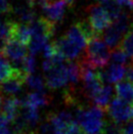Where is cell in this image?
<instances>
[{"label": "cell", "mask_w": 133, "mask_h": 134, "mask_svg": "<svg viewBox=\"0 0 133 134\" xmlns=\"http://www.w3.org/2000/svg\"><path fill=\"white\" fill-rule=\"evenodd\" d=\"M103 82L107 83H118L126 75V69L122 65L112 64L107 71H99Z\"/></svg>", "instance_id": "9"}, {"label": "cell", "mask_w": 133, "mask_h": 134, "mask_svg": "<svg viewBox=\"0 0 133 134\" xmlns=\"http://www.w3.org/2000/svg\"><path fill=\"white\" fill-rule=\"evenodd\" d=\"M104 111L97 106L88 110L78 106L75 120L79 124L82 134H100L102 132L105 125L103 121Z\"/></svg>", "instance_id": "1"}, {"label": "cell", "mask_w": 133, "mask_h": 134, "mask_svg": "<svg viewBox=\"0 0 133 134\" xmlns=\"http://www.w3.org/2000/svg\"><path fill=\"white\" fill-rule=\"evenodd\" d=\"M104 7L106 8V10L108 11L112 21H115L122 14L120 6L115 2V0H110L106 3H104Z\"/></svg>", "instance_id": "17"}, {"label": "cell", "mask_w": 133, "mask_h": 134, "mask_svg": "<svg viewBox=\"0 0 133 134\" xmlns=\"http://www.w3.org/2000/svg\"><path fill=\"white\" fill-rule=\"evenodd\" d=\"M115 93L118 98L133 104V83L125 80L115 84Z\"/></svg>", "instance_id": "15"}, {"label": "cell", "mask_w": 133, "mask_h": 134, "mask_svg": "<svg viewBox=\"0 0 133 134\" xmlns=\"http://www.w3.org/2000/svg\"><path fill=\"white\" fill-rule=\"evenodd\" d=\"M26 82L27 84L32 88V89L36 90V91H44V81L41 78L40 75H30L26 78Z\"/></svg>", "instance_id": "19"}, {"label": "cell", "mask_w": 133, "mask_h": 134, "mask_svg": "<svg viewBox=\"0 0 133 134\" xmlns=\"http://www.w3.org/2000/svg\"><path fill=\"white\" fill-rule=\"evenodd\" d=\"M23 70L25 71L27 75H33V72L35 71V59H34V55H27L24 63H23Z\"/></svg>", "instance_id": "20"}, {"label": "cell", "mask_w": 133, "mask_h": 134, "mask_svg": "<svg viewBox=\"0 0 133 134\" xmlns=\"http://www.w3.org/2000/svg\"><path fill=\"white\" fill-rule=\"evenodd\" d=\"M88 22L96 35H100L112 25V19L106 8L102 5H92L88 9Z\"/></svg>", "instance_id": "4"}, {"label": "cell", "mask_w": 133, "mask_h": 134, "mask_svg": "<svg viewBox=\"0 0 133 134\" xmlns=\"http://www.w3.org/2000/svg\"><path fill=\"white\" fill-rule=\"evenodd\" d=\"M68 6L69 4L66 0H52L42 10L46 19L56 24L63 20Z\"/></svg>", "instance_id": "7"}, {"label": "cell", "mask_w": 133, "mask_h": 134, "mask_svg": "<svg viewBox=\"0 0 133 134\" xmlns=\"http://www.w3.org/2000/svg\"><path fill=\"white\" fill-rule=\"evenodd\" d=\"M111 56L110 47H108L107 43L100 38V35H96L88 40L83 59L93 69H97L107 66Z\"/></svg>", "instance_id": "2"}, {"label": "cell", "mask_w": 133, "mask_h": 134, "mask_svg": "<svg viewBox=\"0 0 133 134\" xmlns=\"http://www.w3.org/2000/svg\"><path fill=\"white\" fill-rule=\"evenodd\" d=\"M45 82L51 89H58L70 83L66 64L54 65V67L45 74Z\"/></svg>", "instance_id": "6"}, {"label": "cell", "mask_w": 133, "mask_h": 134, "mask_svg": "<svg viewBox=\"0 0 133 134\" xmlns=\"http://www.w3.org/2000/svg\"><path fill=\"white\" fill-rule=\"evenodd\" d=\"M111 60L113 64L122 65V66H123L124 64H126L128 62V55L120 48H118V49L113 50Z\"/></svg>", "instance_id": "18"}, {"label": "cell", "mask_w": 133, "mask_h": 134, "mask_svg": "<svg viewBox=\"0 0 133 134\" xmlns=\"http://www.w3.org/2000/svg\"><path fill=\"white\" fill-rule=\"evenodd\" d=\"M10 134H16V133H10Z\"/></svg>", "instance_id": "25"}, {"label": "cell", "mask_w": 133, "mask_h": 134, "mask_svg": "<svg viewBox=\"0 0 133 134\" xmlns=\"http://www.w3.org/2000/svg\"><path fill=\"white\" fill-rule=\"evenodd\" d=\"M119 6H124L129 9L133 8V0H115Z\"/></svg>", "instance_id": "21"}, {"label": "cell", "mask_w": 133, "mask_h": 134, "mask_svg": "<svg viewBox=\"0 0 133 134\" xmlns=\"http://www.w3.org/2000/svg\"><path fill=\"white\" fill-rule=\"evenodd\" d=\"M47 120H49L60 131H68L70 127L76 121L71 114L65 111L57 114H50L47 116Z\"/></svg>", "instance_id": "8"}, {"label": "cell", "mask_w": 133, "mask_h": 134, "mask_svg": "<svg viewBox=\"0 0 133 134\" xmlns=\"http://www.w3.org/2000/svg\"><path fill=\"white\" fill-rule=\"evenodd\" d=\"M15 72V68L8 62L4 56L0 59V83L6 81Z\"/></svg>", "instance_id": "16"}, {"label": "cell", "mask_w": 133, "mask_h": 134, "mask_svg": "<svg viewBox=\"0 0 133 134\" xmlns=\"http://www.w3.org/2000/svg\"><path fill=\"white\" fill-rule=\"evenodd\" d=\"M123 35L125 36L126 34H124L119 27L115 26L114 23H112V25L104 32V40L107 43V45L111 49L115 50L118 48V46H120ZM119 48V47H118Z\"/></svg>", "instance_id": "10"}, {"label": "cell", "mask_w": 133, "mask_h": 134, "mask_svg": "<svg viewBox=\"0 0 133 134\" xmlns=\"http://www.w3.org/2000/svg\"><path fill=\"white\" fill-rule=\"evenodd\" d=\"M112 97H113V88L110 85H106L95 96V98L93 99V102L95 103L97 107L103 110H107L112 102Z\"/></svg>", "instance_id": "14"}, {"label": "cell", "mask_w": 133, "mask_h": 134, "mask_svg": "<svg viewBox=\"0 0 133 134\" xmlns=\"http://www.w3.org/2000/svg\"><path fill=\"white\" fill-rule=\"evenodd\" d=\"M31 30L29 25L23 23H15L12 32V38L20 41L25 45H30L31 40Z\"/></svg>", "instance_id": "13"}, {"label": "cell", "mask_w": 133, "mask_h": 134, "mask_svg": "<svg viewBox=\"0 0 133 134\" xmlns=\"http://www.w3.org/2000/svg\"><path fill=\"white\" fill-rule=\"evenodd\" d=\"M107 111L113 121L118 124L129 121L133 118V104L118 97H115L112 100Z\"/></svg>", "instance_id": "5"}, {"label": "cell", "mask_w": 133, "mask_h": 134, "mask_svg": "<svg viewBox=\"0 0 133 134\" xmlns=\"http://www.w3.org/2000/svg\"><path fill=\"white\" fill-rule=\"evenodd\" d=\"M50 102L48 95L44 91H36L29 94L22 100V107L38 109L39 107L46 106Z\"/></svg>", "instance_id": "11"}, {"label": "cell", "mask_w": 133, "mask_h": 134, "mask_svg": "<svg viewBox=\"0 0 133 134\" xmlns=\"http://www.w3.org/2000/svg\"><path fill=\"white\" fill-rule=\"evenodd\" d=\"M98 1H101V2H103V3H106V2L110 1V0H98Z\"/></svg>", "instance_id": "24"}, {"label": "cell", "mask_w": 133, "mask_h": 134, "mask_svg": "<svg viewBox=\"0 0 133 134\" xmlns=\"http://www.w3.org/2000/svg\"><path fill=\"white\" fill-rule=\"evenodd\" d=\"M20 108H22V101H20L15 97H10L3 102L2 115L6 118L9 122L13 121L16 119V116L19 115Z\"/></svg>", "instance_id": "12"}, {"label": "cell", "mask_w": 133, "mask_h": 134, "mask_svg": "<svg viewBox=\"0 0 133 134\" xmlns=\"http://www.w3.org/2000/svg\"><path fill=\"white\" fill-rule=\"evenodd\" d=\"M126 79L133 83V63L132 65H130L128 70L126 71Z\"/></svg>", "instance_id": "22"}, {"label": "cell", "mask_w": 133, "mask_h": 134, "mask_svg": "<svg viewBox=\"0 0 133 134\" xmlns=\"http://www.w3.org/2000/svg\"><path fill=\"white\" fill-rule=\"evenodd\" d=\"M3 97H2V92H1V90H0V109L2 108V106H3Z\"/></svg>", "instance_id": "23"}, {"label": "cell", "mask_w": 133, "mask_h": 134, "mask_svg": "<svg viewBox=\"0 0 133 134\" xmlns=\"http://www.w3.org/2000/svg\"><path fill=\"white\" fill-rule=\"evenodd\" d=\"M1 53L5 58L11 61L14 64V68L23 70V63L27 57V48L26 45L21 43L16 39H9L1 47Z\"/></svg>", "instance_id": "3"}]
</instances>
